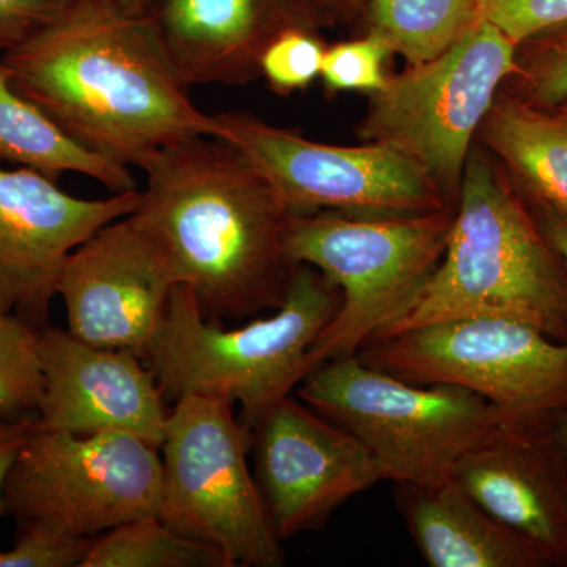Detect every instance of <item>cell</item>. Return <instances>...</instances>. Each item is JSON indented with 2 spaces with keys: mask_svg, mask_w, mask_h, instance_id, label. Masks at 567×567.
I'll return each instance as SVG.
<instances>
[{
  "mask_svg": "<svg viewBox=\"0 0 567 567\" xmlns=\"http://www.w3.org/2000/svg\"><path fill=\"white\" fill-rule=\"evenodd\" d=\"M152 17L183 81L245 85L265 48L287 29L316 31L308 0H158Z\"/></svg>",
  "mask_w": 567,
  "mask_h": 567,
  "instance_id": "obj_17",
  "label": "cell"
},
{
  "mask_svg": "<svg viewBox=\"0 0 567 567\" xmlns=\"http://www.w3.org/2000/svg\"><path fill=\"white\" fill-rule=\"evenodd\" d=\"M37 429V416L9 420L0 416V516H6V502H3V487L11 466L17 461L22 446L28 443Z\"/></svg>",
  "mask_w": 567,
  "mask_h": 567,
  "instance_id": "obj_30",
  "label": "cell"
},
{
  "mask_svg": "<svg viewBox=\"0 0 567 567\" xmlns=\"http://www.w3.org/2000/svg\"><path fill=\"white\" fill-rule=\"evenodd\" d=\"M249 440L234 404L188 394L167 416L158 516L223 551L230 567L284 565L281 539L248 464Z\"/></svg>",
  "mask_w": 567,
  "mask_h": 567,
  "instance_id": "obj_8",
  "label": "cell"
},
{
  "mask_svg": "<svg viewBox=\"0 0 567 567\" xmlns=\"http://www.w3.org/2000/svg\"><path fill=\"white\" fill-rule=\"evenodd\" d=\"M74 0H0V52L13 50L58 20Z\"/></svg>",
  "mask_w": 567,
  "mask_h": 567,
  "instance_id": "obj_29",
  "label": "cell"
},
{
  "mask_svg": "<svg viewBox=\"0 0 567 567\" xmlns=\"http://www.w3.org/2000/svg\"><path fill=\"white\" fill-rule=\"evenodd\" d=\"M181 286L169 252L137 215L102 227L70 254L58 282L69 331L145 361Z\"/></svg>",
  "mask_w": 567,
  "mask_h": 567,
  "instance_id": "obj_12",
  "label": "cell"
},
{
  "mask_svg": "<svg viewBox=\"0 0 567 567\" xmlns=\"http://www.w3.org/2000/svg\"><path fill=\"white\" fill-rule=\"evenodd\" d=\"M476 141L528 204L567 215V100L529 103L502 89Z\"/></svg>",
  "mask_w": 567,
  "mask_h": 567,
  "instance_id": "obj_19",
  "label": "cell"
},
{
  "mask_svg": "<svg viewBox=\"0 0 567 567\" xmlns=\"http://www.w3.org/2000/svg\"><path fill=\"white\" fill-rule=\"evenodd\" d=\"M454 210L420 215H292L286 249L341 292V306L309 357L320 364L350 357L401 319L442 262Z\"/></svg>",
  "mask_w": 567,
  "mask_h": 567,
  "instance_id": "obj_5",
  "label": "cell"
},
{
  "mask_svg": "<svg viewBox=\"0 0 567 567\" xmlns=\"http://www.w3.org/2000/svg\"><path fill=\"white\" fill-rule=\"evenodd\" d=\"M40 328L10 312L0 311V416L9 420L37 416L43 394Z\"/></svg>",
  "mask_w": 567,
  "mask_h": 567,
  "instance_id": "obj_23",
  "label": "cell"
},
{
  "mask_svg": "<svg viewBox=\"0 0 567 567\" xmlns=\"http://www.w3.org/2000/svg\"><path fill=\"white\" fill-rule=\"evenodd\" d=\"M369 31L386 40L406 66L445 52L476 20V0H369Z\"/></svg>",
  "mask_w": 567,
  "mask_h": 567,
  "instance_id": "obj_21",
  "label": "cell"
},
{
  "mask_svg": "<svg viewBox=\"0 0 567 567\" xmlns=\"http://www.w3.org/2000/svg\"><path fill=\"white\" fill-rule=\"evenodd\" d=\"M476 17L522 43L567 25V0H476Z\"/></svg>",
  "mask_w": 567,
  "mask_h": 567,
  "instance_id": "obj_28",
  "label": "cell"
},
{
  "mask_svg": "<svg viewBox=\"0 0 567 567\" xmlns=\"http://www.w3.org/2000/svg\"><path fill=\"white\" fill-rule=\"evenodd\" d=\"M136 213L169 252L181 284L213 320H244L282 303L297 264L286 249L293 213L229 142L192 137L141 167Z\"/></svg>",
  "mask_w": 567,
  "mask_h": 567,
  "instance_id": "obj_2",
  "label": "cell"
},
{
  "mask_svg": "<svg viewBox=\"0 0 567 567\" xmlns=\"http://www.w3.org/2000/svg\"><path fill=\"white\" fill-rule=\"evenodd\" d=\"M410 536L431 567H546L524 537L499 524L453 480L398 484Z\"/></svg>",
  "mask_w": 567,
  "mask_h": 567,
  "instance_id": "obj_18",
  "label": "cell"
},
{
  "mask_svg": "<svg viewBox=\"0 0 567 567\" xmlns=\"http://www.w3.org/2000/svg\"><path fill=\"white\" fill-rule=\"evenodd\" d=\"M324 51L327 44L312 29H287L265 48L260 76L278 95L306 91L320 78Z\"/></svg>",
  "mask_w": 567,
  "mask_h": 567,
  "instance_id": "obj_26",
  "label": "cell"
},
{
  "mask_svg": "<svg viewBox=\"0 0 567 567\" xmlns=\"http://www.w3.org/2000/svg\"><path fill=\"white\" fill-rule=\"evenodd\" d=\"M461 317L517 320L567 342L565 265L509 175L477 142L442 262L405 315L379 336Z\"/></svg>",
  "mask_w": 567,
  "mask_h": 567,
  "instance_id": "obj_3",
  "label": "cell"
},
{
  "mask_svg": "<svg viewBox=\"0 0 567 567\" xmlns=\"http://www.w3.org/2000/svg\"><path fill=\"white\" fill-rule=\"evenodd\" d=\"M95 537L40 524H18L14 544L0 551V567H81Z\"/></svg>",
  "mask_w": 567,
  "mask_h": 567,
  "instance_id": "obj_27",
  "label": "cell"
},
{
  "mask_svg": "<svg viewBox=\"0 0 567 567\" xmlns=\"http://www.w3.org/2000/svg\"><path fill=\"white\" fill-rule=\"evenodd\" d=\"M312 7L317 9L331 10V11H349L358 9L363 3V0H308Z\"/></svg>",
  "mask_w": 567,
  "mask_h": 567,
  "instance_id": "obj_33",
  "label": "cell"
},
{
  "mask_svg": "<svg viewBox=\"0 0 567 567\" xmlns=\"http://www.w3.org/2000/svg\"><path fill=\"white\" fill-rule=\"evenodd\" d=\"M248 440L254 476L281 543L322 527L347 499L385 481L363 443L292 395L264 413Z\"/></svg>",
  "mask_w": 567,
  "mask_h": 567,
  "instance_id": "obj_13",
  "label": "cell"
},
{
  "mask_svg": "<svg viewBox=\"0 0 567 567\" xmlns=\"http://www.w3.org/2000/svg\"><path fill=\"white\" fill-rule=\"evenodd\" d=\"M223 141L267 178L293 215H420L456 207L420 164L383 144L311 141L248 114H215Z\"/></svg>",
  "mask_w": 567,
  "mask_h": 567,
  "instance_id": "obj_11",
  "label": "cell"
},
{
  "mask_svg": "<svg viewBox=\"0 0 567 567\" xmlns=\"http://www.w3.org/2000/svg\"><path fill=\"white\" fill-rule=\"evenodd\" d=\"M390 44L379 33L369 31L361 39L341 41L327 47L320 80L324 91L379 92L386 84V59L393 55Z\"/></svg>",
  "mask_w": 567,
  "mask_h": 567,
  "instance_id": "obj_25",
  "label": "cell"
},
{
  "mask_svg": "<svg viewBox=\"0 0 567 567\" xmlns=\"http://www.w3.org/2000/svg\"><path fill=\"white\" fill-rule=\"evenodd\" d=\"M43 394L37 424L76 435L128 434L162 446L169 410L140 354L40 328Z\"/></svg>",
  "mask_w": 567,
  "mask_h": 567,
  "instance_id": "obj_16",
  "label": "cell"
},
{
  "mask_svg": "<svg viewBox=\"0 0 567 567\" xmlns=\"http://www.w3.org/2000/svg\"><path fill=\"white\" fill-rule=\"evenodd\" d=\"M555 420L506 417L466 451L451 480L547 566L567 567V446Z\"/></svg>",
  "mask_w": 567,
  "mask_h": 567,
  "instance_id": "obj_15",
  "label": "cell"
},
{
  "mask_svg": "<svg viewBox=\"0 0 567 567\" xmlns=\"http://www.w3.org/2000/svg\"><path fill=\"white\" fill-rule=\"evenodd\" d=\"M528 207L533 213V218L536 219L537 226H539L540 233L546 237L548 245L557 252L567 271V215L551 210V208L544 207V205L528 204Z\"/></svg>",
  "mask_w": 567,
  "mask_h": 567,
  "instance_id": "obj_31",
  "label": "cell"
},
{
  "mask_svg": "<svg viewBox=\"0 0 567 567\" xmlns=\"http://www.w3.org/2000/svg\"><path fill=\"white\" fill-rule=\"evenodd\" d=\"M517 47L476 18L442 54L388 76L371 93L357 136L409 156L456 204L481 125L516 70Z\"/></svg>",
  "mask_w": 567,
  "mask_h": 567,
  "instance_id": "obj_7",
  "label": "cell"
},
{
  "mask_svg": "<svg viewBox=\"0 0 567 567\" xmlns=\"http://www.w3.org/2000/svg\"><path fill=\"white\" fill-rule=\"evenodd\" d=\"M0 159L20 164L58 182L81 174L102 183L112 194L137 189L132 171L81 147L40 107L11 85L0 52Z\"/></svg>",
  "mask_w": 567,
  "mask_h": 567,
  "instance_id": "obj_20",
  "label": "cell"
},
{
  "mask_svg": "<svg viewBox=\"0 0 567 567\" xmlns=\"http://www.w3.org/2000/svg\"><path fill=\"white\" fill-rule=\"evenodd\" d=\"M141 203L140 189L80 199L29 167L0 169V311L47 327L70 254Z\"/></svg>",
  "mask_w": 567,
  "mask_h": 567,
  "instance_id": "obj_14",
  "label": "cell"
},
{
  "mask_svg": "<svg viewBox=\"0 0 567 567\" xmlns=\"http://www.w3.org/2000/svg\"><path fill=\"white\" fill-rule=\"evenodd\" d=\"M354 354L409 382L464 388L509 420H539L567 410V342L517 320H440L377 336Z\"/></svg>",
  "mask_w": 567,
  "mask_h": 567,
  "instance_id": "obj_9",
  "label": "cell"
},
{
  "mask_svg": "<svg viewBox=\"0 0 567 567\" xmlns=\"http://www.w3.org/2000/svg\"><path fill=\"white\" fill-rule=\"evenodd\" d=\"M2 55L22 96L81 147L122 166L142 167L192 137H223L216 115L189 96L152 14L130 17L102 0H74Z\"/></svg>",
  "mask_w": 567,
  "mask_h": 567,
  "instance_id": "obj_1",
  "label": "cell"
},
{
  "mask_svg": "<svg viewBox=\"0 0 567 567\" xmlns=\"http://www.w3.org/2000/svg\"><path fill=\"white\" fill-rule=\"evenodd\" d=\"M81 567H230L223 551L182 535L158 514L96 536Z\"/></svg>",
  "mask_w": 567,
  "mask_h": 567,
  "instance_id": "obj_22",
  "label": "cell"
},
{
  "mask_svg": "<svg viewBox=\"0 0 567 567\" xmlns=\"http://www.w3.org/2000/svg\"><path fill=\"white\" fill-rule=\"evenodd\" d=\"M555 424H557V431L559 436H561L563 442L567 446V410L565 412L558 413L557 420H555Z\"/></svg>",
  "mask_w": 567,
  "mask_h": 567,
  "instance_id": "obj_34",
  "label": "cell"
},
{
  "mask_svg": "<svg viewBox=\"0 0 567 567\" xmlns=\"http://www.w3.org/2000/svg\"><path fill=\"white\" fill-rule=\"evenodd\" d=\"M339 306L338 287L316 268L298 264L274 315L223 328L203 315L193 290L181 284L145 364L171 401L205 394L240 405L248 435L264 413L311 374L312 347Z\"/></svg>",
  "mask_w": 567,
  "mask_h": 567,
  "instance_id": "obj_4",
  "label": "cell"
},
{
  "mask_svg": "<svg viewBox=\"0 0 567 567\" xmlns=\"http://www.w3.org/2000/svg\"><path fill=\"white\" fill-rule=\"evenodd\" d=\"M297 398L368 447L383 480L435 486L506 416L453 385H423L364 364L357 354L320 364Z\"/></svg>",
  "mask_w": 567,
  "mask_h": 567,
  "instance_id": "obj_6",
  "label": "cell"
},
{
  "mask_svg": "<svg viewBox=\"0 0 567 567\" xmlns=\"http://www.w3.org/2000/svg\"><path fill=\"white\" fill-rule=\"evenodd\" d=\"M102 2L130 17H148L155 10L158 0H102Z\"/></svg>",
  "mask_w": 567,
  "mask_h": 567,
  "instance_id": "obj_32",
  "label": "cell"
},
{
  "mask_svg": "<svg viewBox=\"0 0 567 567\" xmlns=\"http://www.w3.org/2000/svg\"><path fill=\"white\" fill-rule=\"evenodd\" d=\"M503 91L536 104L567 100V25L518 43L516 70Z\"/></svg>",
  "mask_w": 567,
  "mask_h": 567,
  "instance_id": "obj_24",
  "label": "cell"
},
{
  "mask_svg": "<svg viewBox=\"0 0 567 567\" xmlns=\"http://www.w3.org/2000/svg\"><path fill=\"white\" fill-rule=\"evenodd\" d=\"M159 498V447L117 432L76 435L39 424L3 487L17 524L87 537L158 514Z\"/></svg>",
  "mask_w": 567,
  "mask_h": 567,
  "instance_id": "obj_10",
  "label": "cell"
}]
</instances>
